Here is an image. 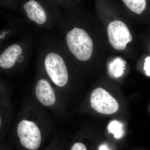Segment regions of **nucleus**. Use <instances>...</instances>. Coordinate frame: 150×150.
I'll return each mask as SVG.
<instances>
[{"instance_id":"13","label":"nucleus","mask_w":150,"mask_h":150,"mask_svg":"<svg viewBox=\"0 0 150 150\" xmlns=\"http://www.w3.org/2000/svg\"><path fill=\"white\" fill-rule=\"evenodd\" d=\"M71 150H87L84 144L81 143L77 142L74 144Z\"/></svg>"},{"instance_id":"12","label":"nucleus","mask_w":150,"mask_h":150,"mask_svg":"<svg viewBox=\"0 0 150 150\" xmlns=\"http://www.w3.org/2000/svg\"><path fill=\"white\" fill-rule=\"evenodd\" d=\"M144 69L147 76H150V56L145 59Z\"/></svg>"},{"instance_id":"16","label":"nucleus","mask_w":150,"mask_h":150,"mask_svg":"<svg viewBox=\"0 0 150 150\" xmlns=\"http://www.w3.org/2000/svg\"><path fill=\"white\" fill-rule=\"evenodd\" d=\"M2 123V120L1 118V115H0V126H1V124Z\"/></svg>"},{"instance_id":"2","label":"nucleus","mask_w":150,"mask_h":150,"mask_svg":"<svg viewBox=\"0 0 150 150\" xmlns=\"http://www.w3.org/2000/svg\"><path fill=\"white\" fill-rule=\"evenodd\" d=\"M40 58L42 72L55 87L65 86L69 80V73L64 58L57 47L49 46L42 52Z\"/></svg>"},{"instance_id":"9","label":"nucleus","mask_w":150,"mask_h":150,"mask_svg":"<svg viewBox=\"0 0 150 150\" xmlns=\"http://www.w3.org/2000/svg\"><path fill=\"white\" fill-rule=\"evenodd\" d=\"M126 62L120 57H117L110 62L108 65V71L112 76L121 77L124 74Z\"/></svg>"},{"instance_id":"6","label":"nucleus","mask_w":150,"mask_h":150,"mask_svg":"<svg viewBox=\"0 0 150 150\" xmlns=\"http://www.w3.org/2000/svg\"><path fill=\"white\" fill-rule=\"evenodd\" d=\"M91 104L93 108L101 114L110 115L118 111L119 105L117 100L104 89L98 88L92 93Z\"/></svg>"},{"instance_id":"4","label":"nucleus","mask_w":150,"mask_h":150,"mask_svg":"<svg viewBox=\"0 0 150 150\" xmlns=\"http://www.w3.org/2000/svg\"><path fill=\"white\" fill-rule=\"evenodd\" d=\"M66 43L72 54L79 61L86 62L92 55V40L84 30L74 27L67 33Z\"/></svg>"},{"instance_id":"14","label":"nucleus","mask_w":150,"mask_h":150,"mask_svg":"<svg viewBox=\"0 0 150 150\" xmlns=\"http://www.w3.org/2000/svg\"><path fill=\"white\" fill-rule=\"evenodd\" d=\"M3 4H16L18 2V0H2Z\"/></svg>"},{"instance_id":"7","label":"nucleus","mask_w":150,"mask_h":150,"mask_svg":"<svg viewBox=\"0 0 150 150\" xmlns=\"http://www.w3.org/2000/svg\"><path fill=\"white\" fill-rule=\"evenodd\" d=\"M108 35L110 44L117 50H124L133 39L126 24L118 20L111 22L108 25Z\"/></svg>"},{"instance_id":"11","label":"nucleus","mask_w":150,"mask_h":150,"mask_svg":"<svg viewBox=\"0 0 150 150\" xmlns=\"http://www.w3.org/2000/svg\"><path fill=\"white\" fill-rule=\"evenodd\" d=\"M108 129L109 133L113 134L116 139H120L124 134L123 124L117 121H111L108 125Z\"/></svg>"},{"instance_id":"5","label":"nucleus","mask_w":150,"mask_h":150,"mask_svg":"<svg viewBox=\"0 0 150 150\" xmlns=\"http://www.w3.org/2000/svg\"><path fill=\"white\" fill-rule=\"evenodd\" d=\"M57 88L42 71L37 77L33 87V94L37 102L48 108L57 107Z\"/></svg>"},{"instance_id":"8","label":"nucleus","mask_w":150,"mask_h":150,"mask_svg":"<svg viewBox=\"0 0 150 150\" xmlns=\"http://www.w3.org/2000/svg\"><path fill=\"white\" fill-rule=\"evenodd\" d=\"M26 46L22 44H12L3 51L0 55V67L8 69L13 68L16 64H23L28 57Z\"/></svg>"},{"instance_id":"1","label":"nucleus","mask_w":150,"mask_h":150,"mask_svg":"<svg viewBox=\"0 0 150 150\" xmlns=\"http://www.w3.org/2000/svg\"><path fill=\"white\" fill-rule=\"evenodd\" d=\"M27 20L40 27L50 28L57 23V6L51 0H18Z\"/></svg>"},{"instance_id":"15","label":"nucleus","mask_w":150,"mask_h":150,"mask_svg":"<svg viewBox=\"0 0 150 150\" xmlns=\"http://www.w3.org/2000/svg\"><path fill=\"white\" fill-rule=\"evenodd\" d=\"M99 150H109L105 145H101L99 148Z\"/></svg>"},{"instance_id":"10","label":"nucleus","mask_w":150,"mask_h":150,"mask_svg":"<svg viewBox=\"0 0 150 150\" xmlns=\"http://www.w3.org/2000/svg\"><path fill=\"white\" fill-rule=\"evenodd\" d=\"M126 6L133 12L141 14L146 8V0H123Z\"/></svg>"},{"instance_id":"3","label":"nucleus","mask_w":150,"mask_h":150,"mask_svg":"<svg viewBox=\"0 0 150 150\" xmlns=\"http://www.w3.org/2000/svg\"><path fill=\"white\" fill-rule=\"evenodd\" d=\"M33 110H29L23 115L17 126V133L23 147L28 149L37 150L41 144V129L44 126Z\"/></svg>"}]
</instances>
